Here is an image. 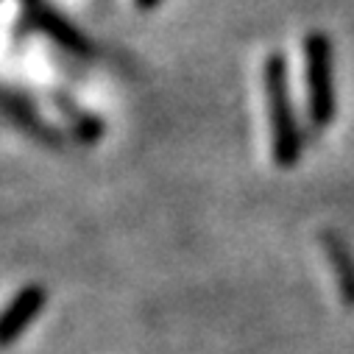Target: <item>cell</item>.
<instances>
[{"label": "cell", "mask_w": 354, "mask_h": 354, "mask_svg": "<svg viewBox=\"0 0 354 354\" xmlns=\"http://www.w3.org/2000/svg\"><path fill=\"white\" fill-rule=\"evenodd\" d=\"M307 73V115L324 129L335 118V84H332V48L324 34H307L304 42Z\"/></svg>", "instance_id": "2"}, {"label": "cell", "mask_w": 354, "mask_h": 354, "mask_svg": "<svg viewBox=\"0 0 354 354\" xmlns=\"http://www.w3.org/2000/svg\"><path fill=\"white\" fill-rule=\"evenodd\" d=\"M321 248L329 259V268L337 279V293L340 301L354 310V254L348 248V243L337 234V232H324L321 234Z\"/></svg>", "instance_id": "4"}, {"label": "cell", "mask_w": 354, "mask_h": 354, "mask_svg": "<svg viewBox=\"0 0 354 354\" xmlns=\"http://www.w3.org/2000/svg\"><path fill=\"white\" fill-rule=\"evenodd\" d=\"M134 3H137V9L148 12V9H156V6L162 3V0H134Z\"/></svg>", "instance_id": "8"}, {"label": "cell", "mask_w": 354, "mask_h": 354, "mask_svg": "<svg viewBox=\"0 0 354 354\" xmlns=\"http://www.w3.org/2000/svg\"><path fill=\"white\" fill-rule=\"evenodd\" d=\"M26 6H28V12H31L34 23H37L45 34H50L62 48H67V50H73V53H78V56H86V53H90V45H86V39H84L67 20H62L53 9L42 6L39 0H26Z\"/></svg>", "instance_id": "5"}, {"label": "cell", "mask_w": 354, "mask_h": 354, "mask_svg": "<svg viewBox=\"0 0 354 354\" xmlns=\"http://www.w3.org/2000/svg\"><path fill=\"white\" fill-rule=\"evenodd\" d=\"M265 95H268V112H271L274 162L279 167H293L301 156V131L288 90L285 59L279 53L268 56V62H265Z\"/></svg>", "instance_id": "1"}, {"label": "cell", "mask_w": 354, "mask_h": 354, "mask_svg": "<svg viewBox=\"0 0 354 354\" xmlns=\"http://www.w3.org/2000/svg\"><path fill=\"white\" fill-rule=\"evenodd\" d=\"M59 109L64 112V118L70 120L73 134H75L81 142H95V140H101V134H104V123H101L95 115L75 109L70 101H59Z\"/></svg>", "instance_id": "7"}, {"label": "cell", "mask_w": 354, "mask_h": 354, "mask_svg": "<svg viewBox=\"0 0 354 354\" xmlns=\"http://www.w3.org/2000/svg\"><path fill=\"white\" fill-rule=\"evenodd\" d=\"M6 109H9V115L28 131V134H34L39 142H48V145H59V134L48 126V123H42L39 120V115L31 109V104L28 101H23V98H17L15 93H9L6 95Z\"/></svg>", "instance_id": "6"}, {"label": "cell", "mask_w": 354, "mask_h": 354, "mask_svg": "<svg viewBox=\"0 0 354 354\" xmlns=\"http://www.w3.org/2000/svg\"><path fill=\"white\" fill-rule=\"evenodd\" d=\"M48 301V290L42 285H26L23 290H17V296L9 301L6 313H3V321H0V343L3 346H12L28 326L31 321L42 313Z\"/></svg>", "instance_id": "3"}]
</instances>
